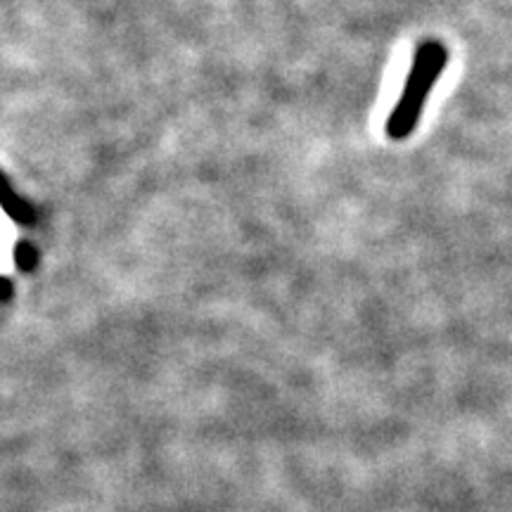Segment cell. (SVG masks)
<instances>
[{
  "instance_id": "obj_1",
  "label": "cell",
  "mask_w": 512,
  "mask_h": 512,
  "mask_svg": "<svg viewBox=\"0 0 512 512\" xmlns=\"http://www.w3.org/2000/svg\"><path fill=\"white\" fill-rule=\"evenodd\" d=\"M448 60H451V53L437 38H427L415 48L403 91L392 112H389L387 124H384V136L389 140L401 143V140L413 136L422 119V112H425L427 100H430L432 88L437 86L446 72Z\"/></svg>"
}]
</instances>
